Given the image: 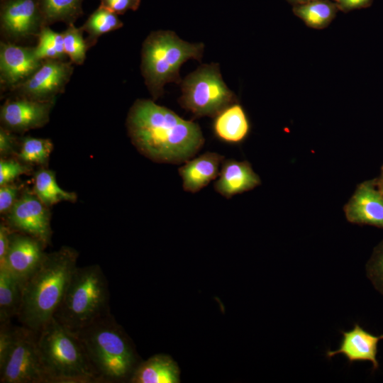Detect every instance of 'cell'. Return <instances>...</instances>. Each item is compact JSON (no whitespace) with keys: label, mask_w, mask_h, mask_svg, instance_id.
I'll return each mask as SVG.
<instances>
[{"label":"cell","mask_w":383,"mask_h":383,"mask_svg":"<svg viewBox=\"0 0 383 383\" xmlns=\"http://www.w3.org/2000/svg\"><path fill=\"white\" fill-rule=\"evenodd\" d=\"M126 126L137 150L159 163H184L204 143L197 123L184 120L154 100H136L128 111Z\"/></svg>","instance_id":"6da1fadb"},{"label":"cell","mask_w":383,"mask_h":383,"mask_svg":"<svg viewBox=\"0 0 383 383\" xmlns=\"http://www.w3.org/2000/svg\"><path fill=\"white\" fill-rule=\"evenodd\" d=\"M78 252L63 246L46 253L40 266L22 284L17 318L37 333L51 319L60 304L77 267Z\"/></svg>","instance_id":"7a4b0ae2"},{"label":"cell","mask_w":383,"mask_h":383,"mask_svg":"<svg viewBox=\"0 0 383 383\" xmlns=\"http://www.w3.org/2000/svg\"><path fill=\"white\" fill-rule=\"evenodd\" d=\"M75 333L101 383L129 382L140 362L131 340L111 313Z\"/></svg>","instance_id":"3957f363"},{"label":"cell","mask_w":383,"mask_h":383,"mask_svg":"<svg viewBox=\"0 0 383 383\" xmlns=\"http://www.w3.org/2000/svg\"><path fill=\"white\" fill-rule=\"evenodd\" d=\"M50 383H101L77 334L54 318L38 333Z\"/></svg>","instance_id":"277c9868"},{"label":"cell","mask_w":383,"mask_h":383,"mask_svg":"<svg viewBox=\"0 0 383 383\" xmlns=\"http://www.w3.org/2000/svg\"><path fill=\"white\" fill-rule=\"evenodd\" d=\"M204 50V43L187 42L171 30L150 33L143 43L140 70L152 100L162 96L166 84H180L182 64L190 59L200 61Z\"/></svg>","instance_id":"5b68a950"},{"label":"cell","mask_w":383,"mask_h":383,"mask_svg":"<svg viewBox=\"0 0 383 383\" xmlns=\"http://www.w3.org/2000/svg\"><path fill=\"white\" fill-rule=\"evenodd\" d=\"M109 313L107 279L91 265L75 269L53 318L76 333Z\"/></svg>","instance_id":"8992f818"},{"label":"cell","mask_w":383,"mask_h":383,"mask_svg":"<svg viewBox=\"0 0 383 383\" xmlns=\"http://www.w3.org/2000/svg\"><path fill=\"white\" fill-rule=\"evenodd\" d=\"M180 106L195 117H215L226 107L237 102L235 94L223 80L219 65L204 64L180 83Z\"/></svg>","instance_id":"52a82bcc"},{"label":"cell","mask_w":383,"mask_h":383,"mask_svg":"<svg viewBox=\"0 0 383 383\" xmlns=\"http://www.w3.org/2000/svg\"><path fill=\"white\" fill-rule=\"evenodd\" d=\"M1 383H50L40 356L38 333L15 326L11 350L0 367Z\"/></svg>","instance_id":"ba28073f"},{"label":"cell","mask_w":383,"mask_h":383,"mask_svg":"<svg viewBox=\"0 0 383 383\" xmlns=\"http://www.w3.org/2000/svg\"><path fill=\"white\" fill-rule=\"evenodd\" d=\"M43 26L39 0H1L0 28L5 41L38 38Z\"/></svg>","instance_id":"9c48e42d"},{"label":"cell","mask_w":383,"mask_h":383,"mask_svg":"<svg viewBox=\"0 0 383 383\" xmlns=\"http://www.w3.org/2000/svg\"><path fill=\"white\" fill-rule=\"evenodd\" d=\"M72 64L65 60H45L40 67L12 92L18 97L55 101L57 95L64 92L71 79L74 70Z\"/></svg>","instance_id":"30bf717a"},{"label":"cell","mask_w":383,"mask_h":383,"mask_svg":"<svg viewBox=\"0 0 383 383\" xmlns=\"http://www.w3.org/2000/svg\"><path fill=\"white\" fill-rule=\"evenodd\" d=\"M12 231L29 235L47 246L51 238L50 213L33 192H25L6 214V222Z\"/></svg>","instance_id":"8fae6325"},{"label":"cell","mask_w":383,"mask_h":383,"mask_svg":"<svg viewBox=\"0 0 383 383\" xmlns=\"http://www.w3.org/2000/svg\"><path fill=\"white\" fill-rule=\"evenodd\" d=\"M35 47H26L9 41L0 43V84L4 90L12 91L27 80L41 65Z\"/></svg>","instance_id":"7c38bea8"},{"label":"cell","mask_w":383,"mask_h":383,"mask_svg":"<svg viewBox=\"0 0 383 383\" xmlns=\"http://www.w3.org/2000/svg\"><path fill=\"white\" fill-rule=\"evenodd\" d=\"M54 103L18 96L8 99L1 107V122L12 132L23 133L41 128L48 123Z\"/></svg>","instance_id":"4fadbf2b"},{"label":"cell","mask_w":383,"mask_h":383,"mask_svg":"<svg viewBox=\"0 0 383 383\" xmlns=\"http://www.w3.org/2000/svg\"><path fill=\"white\" fill-rule=\"evenodd\" d=\"M45 247L39 240L13 231L4 262L0 267H5L23 284L43 260Z\"/></svg>","instance_id":"5bb4252c"},{"label":"cell","mask_w":383,"mask_h":383,"mask_svg":"<svg viewBox=\"0 0 383 383\" xmlns=\"http://www.w3.org/2000/svg\"><path fill=\"white\" fill-rule=\"evenodd\" d=\"M345 211L350 222L383 228V194L378 188L377 180L361 184Z\"/></svg>","instance_id":"9a60e30c"},{"label":"cell","mask_w":383,"mask_h":383,"mask_svg":"<svg viewBox=\"0 0 383 383\" xmlns=\"http://www.w3.org/2000/svg\"><path fill=\"white\" fill-rule=\"evenodd\" d=\"M343 338L340 348L336 350H328L326 356L331 358L333 356L343 354L350 362L355 361H370L372 364V369L379 368L377 359V346L383 334L375 335L367 331L358 323L348 331H341Z\"/></svg>","instance_id":"2e32d148"},{"label":"cell","mask_w":383,"mask_h":383,"mask_svg":"<svg viewBox=\"0 0 383 383\" xmlns=\"http://www.w3.org/2000/svg\"><path fill=\"white\" fill-rule=\"evenodd\" d=\"M224 156L206 152L185 162L179 170L184 191L196 193L206 187L220 173Z\"/></svg>","instance_id":"e0dca14e"},{"label":"cell","mask_w":383,"mask_h":383,"mask_svg":"<svg viewBox=\"0 0 383 383\" xmlns=\"http://www.w3.org/2000/svg\"><path fill=\"white\" fill-rule=\"evenodd\" d=\"M260 184V177L249 162L228 159L222 162L214 189L223 197L230 199L235 194L252 189Z\"/></svg>","instance_id":"ac0fdd59"},{"label":"cell","mask_w":383,"mask_h":383,"mask_svg":"<svg viewBox=\"0 0 383 383\" xmlns=\"http://www.w3.org/2000/svg\"><path fill=\"white\" fill-rule=\"evenodd\" d=\"M128 382L179 383L180 370L177 362L170 355L157 354L140 362Z\"/></svg>","instance_id":"d6986e66"},{"label":"cell","mask_w":383,"mask_h":383,"mask_svg":"<svg viewBox=\"0 0 383 383\" xmlns=\"http://www.w3.org/2000/svg\"><path fill=\"white\" fill-rule=\"evenodd\" d=\"M213 129L216 136L221 140L238 143L247 137L250 123L243 108L238 103H234L214 117Z\"/></svg>","instance_id":"ffe728a7"},{"label":"cell","mask_w":383,"mask_h":383,"mask_svg":"<svg viewBox=\"0 0 383 383\" xmlns=\"http://www.w3.org/2000/svg\"><path fill=\"white\" fill-rule=\"evenodd\" d=\"M338 8L332 0H314L293 6L292 11L305 24L312 28L328 27L336 16Z\"/></svg>","instance_id":"44dd1931"},{"label":"cell","mask_w":383,"mask_h":383,"mask_svg":"<svg viewBox=\"0 0 383 383\" xmlns=\"http://www.w3.org/2000/svg\"><path fill=\"white\" fill-rule=\"evenodd\" d=\"M22 284L5 267H0V323L17 316L21 301Z\"/></svg>","instance_id":"7402d4cb"},{"label":"cell","mask_w":383,"mask_h":383,"mask_svg":"<svg viewBox=\"0 0 383 383\" xmlns=\"http://www.w3.org/2000/svg\"><path fill=\"white\" fill-rule=\"evenodd\" d=\"M33 193L47 206L61 201H74L77 195L62 189L57 184L55 172L42 168L34 176Z\"/></svg>","instance_id":"603a6c76"},{"label":"cell","mask_w":383,"mask_h":383,"mask_svg":"<svg viewBox=\"0 0 383 383\" xmlns=\"http://www.w3.org/2000/svg\"><path fill=\"white\" fill-rule=\"evenodd\" d=\"M83 0H39L45 26L57 22L74 23L83 14Z\"/></svg>","instance_id":"cb8c5ba5"},{"label":"cell","mask_w":383,"mask_h":383,"mask_svg":"<svg viewBox=\"0 0 383 383\" xmlns=\"http://www.w3.org/2000/svg\"><path fill=\"white\" fill-rule=\"evenodd\" d=\"M123 26V22L116 13L99 6L79 28L87 33L86 41L90 48L102 35L119 29Z\"/></svg>","instance_id":"d4e9b609"},{"label":"cell","mask_w":383,"mask_h":383,"mask_svg":"<svg viewBox=\"0 0 383 383\" xmlns=\"http://www.w3.org/2000/svg\"><path fill=\"white\" fill-rule=\"evenodd\" d=\"M35 54L40 60H66L62 33L52 30L48 26L42 28L35 47Z\"/></svg>","instance_id":"484cf974"},{"label":"cell","mask_w":383,"mask_h":383,"mask_svg":"<svg viewBox=\"0 0 383 383\" xmlns=\"http://www.w3.org/2000/svg\"><path fill=\"white\" fill-rule=\"evenodd\" d=\"M52 148L53 144L48 138L26 137L21 142L18 157L27 164L44 165Z\"/></svg>","instance_id":"4316f807"},{"label":"cell","mask_w":383,"mask_h":383,"mask_svg":"<svg viewBox=\"0 0 383 383\" xmlns=\"http://www.w3.org/2000/svg\"><path fill=\"white\" fill-rule=\"evenodd\" d=\"M83 31L74 26V23L67 25L62 32L65 52L73 64L81 65L86 59L87 51L89 49Z\"/></svg>","instance_id":"83f0119b"},{"label":"cell","mask_w":383,"mask_h":383,"mask_svg":"<svg viewBox=\"0 0 383 383\" xmlns=\"http://www.w3.org/2000/svg\"><path fill=\"white\" fill-rule=\"evenodd\" d=\"M366 273L374 289L383 295V240L374 248L366 265Z\"/></svg>","instance_id":"f1b7e54d"},{"label":"cell","mask_w":383,"mask_h":383,"mask_svg":"<svg viewBox=\"0 0 383 383\" xmlns=\"http://www.w3.org/2000/svg\"><path fill=\"white\" fill-rule=\"evenodd\" d=\"M30 167L12 159L0 160V187L11 183L23 174L29 172Z\"/></svg>","instance_id":"f546056e"},{"label":"cell","mask_w":383,"mask_h":383,"mask_svg":"<svg viewBox=\"0 0 383 383\" xmlns=\"http://www.w3.org/2000/svg\"><path fill=\"white\" fill-rule=\"evenodd\" d=\"M15 326H11V322L0 323V367H1L12 346Z\"/></svg>","instance_id":"4dcf8cb0"},{"label":"cell","mask_w":383,"mask_h":383,"mask_svg":"<svg viewBox=\"0 0 383 383\" xmlns=\"http://www.w3.org/2000/svg\"><path fill=\"white\" fill-rule=\"evenodd\" d=\"M18 187L8 184L0 187V213L6 215L18 200Z\"/></svg>","instance_id":"1f68e13d"},{"label":"cell","mask_w":383,"mask_h":383,"mask_svg":"<svg viewBox=\"0 0 383 383\" xmlns=\"http://www.w3.org/2000/svg\"><path fill=\"white\" fill-rule=\"evenodd\" d=\"M100 6L118 14H123L128 10L136 11L141 0H99Z\"/></svg>","instance_id":"d6a6232c"},{"label":"cell","mask_w":383,"mask_h":383,"mask_svg":"<svg viewBox=\"0 0 383 383\" xmlns=\"http://www.w3.org/2000/svg\"><path fill=\"white\" fill-rule=\"evenodd\" d=\"M16 146V138L12 131L1 126L0 128V154L2 156L13 152Z\"/></svg>","instance_id":"836d02e7"},{"label":"cell","mask_w":383,"mask_h":383,"mask_svg":"<svg viewBox=\"0 0 383 383\" xmlns=\"http://www.w3.org/2000/svg\"><path fill=\"white\" fill-rule=\"evenodd\" d=\"M11 228L6 222L0 224V266L4 262L5 257L9 249Z\"/></svg>","instance_id":"e575fe53"},{"label":"cell","mask_w":383,"mask_h":383,"mask_svg":"<svg viewBox=\"0 0 383 383\" xmlns=\"http://www.w3.org/2000/svg\"><path fill=\"white\" fill-rule=\"evenodd\" d=\"M338 10L348 13L355 9H365L370 6L374 0H332Z\"/></svg>","instance_id":"d590c367"},{"label":"cell","mask_w":383,"mask_h":383,"mask_svg":"<svg viewBox=\"0 0 383 383\" xmlns=\"http://www.w3.org/2000/svg\"><path fill=\"white\" fill-rule=\"evenodd\" d=\"M286 1L290 4H292L293 6H294V5H298V4H306V3H308L309 1H314V0H286Z\"/></svg>","instance_id":"8d00e7d4"},{"label":"cell","mask_w":383,"mask_h":383,"mask_svg":"<svg viewBox=\"0 0 383 383\" xmlns=\"http://www.w3.org/2000/svg\"><path fill=\"white\" fill-rule=\"evenodd\" d=\"M377 184L379 189L383 194V180L382 179L377 180Z\"/></svg>","instance_id":"74e56055"},{"label":"cell","mask_w":383,"mask_h":383,"mask_svg":"<svg viewBox=\"0 0 383 383\" xmlns=\"http://www.w3.org/2000/svg\"><path fill=\"white\" fill-rule=\"evenodd\" d=\"M381 179L383 180V167H382V177Z\"/></svg>","instance_id":"f35d334b"}]
</instances>
